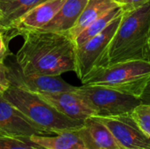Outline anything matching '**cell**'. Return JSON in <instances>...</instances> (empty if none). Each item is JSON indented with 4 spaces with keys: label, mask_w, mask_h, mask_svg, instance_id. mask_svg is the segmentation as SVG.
<instances>
[{
    "label": "cell",
    "mask_w": 150,
    "mask_h": 149,
    "mask_svg": "<svg viewBox=\"0 0 150 149\" xmlns=\"http://www.w3.org/2000/svg\"><path fill=\"white\" fill-rule=\"evenodd\" d=\"M22 36L16 62L23 73L61 76L76 71V47L68 33L32 31Z\"/></svg>",
    "instance_id": "1"
},
{
    "label": "cell",
    "mask_w": 150,
    "mask_h": 149,
    "mask_svg": "<svg viewBox=\"0 0 150 149\" xmlns=\"http://www.w3.org/2000/svg\"><path fill=\"white\" fill-rule=\"evenodd\" d=\"M134 60L150 61V1L134 10L123 11L98 68Z\"/></svg>",
    "instance_id": "2"
},
{
    "label": "cell",
    "mask_w": 150,
    "mask_h": 149,
    "mask_svg": "<svg viewBox=\"0 0 150 149\" xmlns=\"http://www.w3.org/2000/svg\"><path fill=\"white\" fill-rule=\"evenodd\" d=\"M3 97L47 135L77 130L84 123V120L73 119L62 114L39 94L16 86L11 85Z\"/></svg>",
    "instance_id": "3"
},
{
    "label": "cell",
    "mask_w": 150,
    "mask_h": 149,
    "mask_svg": "<svg viewBox=\"0 0 150 149\" xmlns=\"http://www.w3.org/2000/svg\"><path fill=\"white\" fill-rule=\"evenodd\" d=\"M150 82V61L134 60L97 68L83 84L98 85L141 98Z\"/></svg>",
    "instance_id": "4"
},
{
    "label": "cell",
    "mask_w": 150,
    "mask_h": 149,
    "mask_svg": "<svg viewBox=\"0 0 150 149\" xmlns=\"http://www.w3.org/2000/svg\"><path fill=\"white\" fill-rule=\"evenodd\" d=\"M76 91L96 112L95 117H112L131 113L142 104L141 98L98 85L76 87Z\"/></svg>",
    "instance_id": "5"
},
{
    "label": "cell",
    "mask_w": 150,
    "mask_h": 149,
    "mask_svg": "<svg viewBox=\"0 0 150 149\" xmlns=\"http://www.w3.org/2000/svg\"><path fill=\"white\" fill-rule=\"evenodd\" d=\"M123 12L100 33L76 47V74L82 83L96 70L111 42L121 19Z\"/></svg>",
    "instance_id": "6"
},
{
    "label": "cell",
    "mask_w": 150,
    "mask_h": 149,
    "mask_svg": "<svg viewBox=\"0 0 150 149\" xmlns=\"http://www.w3.org/2000/svg\"><path fill=\"white\" fill-rule=\"evenodd\" d=\"M96 118L108 127L121 149H150V137L142 131L131 113Z\"/></svg>",
    "instance_id": "7"
},
{
    "label": "cell",
    "mask_w": 150,
    "mask_h": 149,
    "mask_svg": "<svg viewBox=\"0 0 150 149\" xmlns=\"http://www.w3.org/2000/svg\"><path fill=\"white\" fill-rule=\"evenodd\" d=\"M7 76L11 85L37 94L73 91L76 89V87L66 83L60 76L25 74L19 68L8 67Z\"/></svg>",
    "instance_id": "8"
},
{
    "label": "cell",
    "mask_w": 150,
    "mask_h": 149,
    "mask_svg": "<svg viewBox=\"0 0 150 149\" xmlns=\"http://www.w3.org/2000/svg\"><path fill=\"white\" fill-rule=\"evenodd\" d=\"M34 134L47 135L0 94V136L30 139Z\"/></svg>",
    "instance_id": "9"
},
{
    "label": "cell",
    "mask_w": 150,
    "mask_h": 149,
    "mask_svg": "<svg viewBox=\"0 0 150 149\" xmlns=\"http://www.w3.org/2000/svg\"><path fill=\"white\" fill-rule=\"evenodd\" d=\"M65 1L48 0L35 6L13 23L6 32H11L10 36L12 38L28 32L40 31L57 14Z\"/></svg>",
    "instance_id": "10"
},
{
    "label": "cell",
    "mask_w": 150,
    "mask_h": 149,
    "mask_svg": "<svg viewBox=\"0 0 150 149\" xmlns=\"http://www.w3.org/2000/svg\"><path fill=\"white\" fill-rule=\"evenodd\" d=\"M39 95L56 110L70 119L85 120L96 116V112L76 90L58 93H41Z\"/></svg>",
    "instance_id": "11"
},
{
    "label": "cell",
    "mask_w": 150,
    "mask_h": 149,
    "mask_svg": "<svg viewBox=\"0 0 150 149\" xmlns=\"http://www.w3.org/2000/svg\"><path fill=\"white\" fill-rule=\"evenodd\" d=\"M77 132L87 149H121L108 127L96 117L85 119Z\"/></svg>",
    "instance_id": "12"
},
{
    "label": "cell",
    "mask_w": 150,
    "mask_h": 149,
    "mask_svg": "<svg viewBox=\"0 0 150 149\" xmlns=\"http://www.w3.org/2000/svg\"><path fill=\"white\" fill-rule=\"evenodd\" d=\"M89 0H66L57 14L40 31L68 33L75 25Z\"/></svg>",
    "instance_id": "13"
},
{
    "label": "cell",
    "mask_w": 150,
    "mask_h": 149,
    "mask_svg": "<svg viewBox=\"0 0 150 149\" xmlns=\"http://www.w3.org/2000/svg\"><path fill=\"white\" fill-rule=\"evenodd\" d=\"M119 6V4L113 0H89L76 23L68 34L74 40L92 22L106 14L112 9Z\"/></svg>",
    "instance_id": "14"
},
{
    "label": "cell",
    "mask_w": 150,
    "mask_h": 149,
    "mask_svg": "<svg viewBox=\"0 0 150 149\" xmlns=\"http://www.w3.org/2000/svg\"><path fill=\"white\" fill-rule=\"evenodd\" d=\"M28 140L47 149H87L77 130L64 131L54 136L34 134Z\"/></svg>",
    "instance_id": "15"
},
{
    "label": "cell",
    "mask_w": 150,
    "mask_h": 149,
    "mask_svg": "<svg viewBox=\"0 0 150 149\" xmlns=\"http://www.w3.org/2000/svg\"><path fill=\"white\" fill-rule=\"evenodd\" d=\"M48 0H0V27L5 32L27 11Z\"/></svg>",
    "instance_id": "16"
},
{
    "label": "cell",
    "mask_w": 150,
    "mask_h": 149,
    "mask_svg": "<svg viewBox=\"0 0 150 149\" xmlns=\"http://www.w3.org/2000/svg\"><path fill=\"white\" fill-rule=\"evenodd\" d=\"M123 12L120 6L116 7L109 11L106 14L97 19L96 21L92 22L90 25H88L75 40L76 47L82 45L88 40L91 39L92 37L98 35L101 32H103L112 22L118 16H120Z\"/></svg>",
    "instance_id": "17"
},
{
    "label": "cell",
    "mask_w": 150,
    "mask_h": 149,
    "mask_svg": "<svg viewBox=\"0 0 150 149\" xmlns=\"http://www.w3.org/2000/svg\"><path fill=\"white\" fill-rule=\"evenodd\" d=\"M131 115L142 131L150 137V105H139L134 109Z\"/></svg>",
    "instance_id": "18"
},
{
    "label": "cell",
    "mask_w": 150,
    "mask_h": 149,
    "mask_svg": "<svg viewBox=\"0 0 150 149\" xmlns=\"http://www.w3.org/2000/svg\"><path fill=\"white\" fill-rule=\"evenodd\" d=\"M0 149H33L28 139L0 136Z\"/></svg>",
    "instance_id": "19"
},
{
    "label": "cell",
    "mask_w": 150,
    "mask_h": 149,
    "mask_svg": "<svg viewBox=\"0 0 150 149\" xmlns=\"http://www.w3.org/2000/svg\"><path fill=\"white\" fill-rule=\"evenodd\" d=\"M8 67L4 63V61H0V94L3 95L10 87L11 83L7 76Z\"/></svg>",
    "instance_id": "20"
},
{
    "label": "cell",
    "mask_w": 150,
    "mask_h": 149,
    "mask_svg": "<svg viewBox=\"0 0 150 149\" xmlns=\"http://www.w3.org/2000/svg\"><path fill=\"white\" fill-rule=\"evenodd\" d=\"M149 1L150 0H118V4L123 11H128L142 6Z\"/></svg>",
    "instance_id": "21"
},
{
    "label": "cell",
    "mask_w": 150,
    "mask_h": 149,
    "mask_svg": "<svg viewBox=\"0 0 150 149\" xmlns=\"http://www.w3.org/2000/svg\"><path fill=\"white\" fill-rule=\"evenodd\" d=\"M7 53H8V49L4 41V33L1 32L0 33V61H4L5 57L7 56Z\"/></svg>",
    "instance_id": "22"
},
{
    "label": "cell",
    "mask_w": 150,
    "mask_h": 149,
    "mask_svg": "<svg viewBox=\"0 0 150 149\" xmlns=\"http://www.w3.org/2000/svg\"><path fill=\"white\" fill-rule=\"evenodd\" d=\"M142 104L145 105H150V82L148 83L143 94L141 97Z\"/></svg>",
    "instance_id": "23"
},
{
    "label": "cell",
    "mask_w": 150,
    "mask_h": 149,
    "mask_svg": "<svg viewBox=\"0 0 150 149\" xmlns=\"http://www.w3.org/2000/svg\"><path fill=\"white\" fill-rule=\"evenodd\" d=\"M32 144H33V149H47V148H43V147H41V146H40V145L34 144V143H33V142H32Z\"/></svg>",
    "instance_id": "24"
},
{
    "label": "cell",
    "mask_w": 150,
    "mask_h": 149,
    "mask_svg": "<svg viewBox=\"0 0 150 149\" xmlns=\"http://www.w3.org/2000/svg\"><path fill=\"white\" fill-rule=\"evenodd\" d=\"M1 32H3V33H4V31H3V29L0 27V33H1Z\"/></svg>",
    "instance_id": "25"
},
{
    "label": "cell",
    "mask_w": 150,
    "mask_h": 149,
    "mask_svg": "<svg viewBox=\"0 0 150 149\" xmlns=\"http://www.w3.org/2000/svg\"><path fill=\"white\" fill-rule=\"evenodd\" d=\"M1 17H2V14H1V12H0V19H1Z\"/></svg>",
    "instance_id": "26"
},
{
    "label": "cell",
    "mask_w": 150,
    "mask_h": 149,
    "mask_svg": "<svg viewBox=\"0 0 150 149\" xmlns=\"http://www.w3.org/2000/svg\"><path fill=\"white\" fill-rule=\"evenodd\" d=\"M113 1H115L116 3H118V0H113Z\"/></svg>",
    "instance_id": "27"
}]
</instances>
